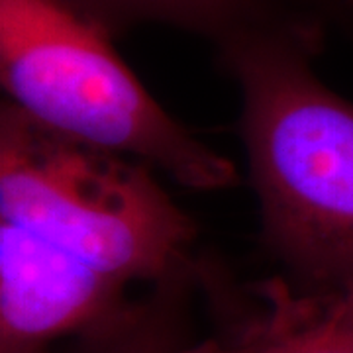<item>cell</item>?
Listing matches in <instances>:
<instances>
[{
  "mask_svg": "<svg viewBox=\"0 0 353 353\" xmlns=\"http://www.w3.org/2000/svg\"><path fill=\"white\" fill-rule=\"evenodd\" d=\"M324 22L299 14L218 43L238 85L261 243L299 289L353 281V102L316 75Z\"/></svg>",
  "mask_w": 353,
  "mask_h": 353,
  "instance_id": "6da1fadb",
  "label": "cell"
},
{
  "mask_svg": "<svg viewBox=\"0 0 353 353\" xmlns=\"http://www.w3.org/2000/svg\"><path fill=\"white\" fill-rule=\"evenodd\" d=\"M4 101L69 139L150 165L199 192L238 169L169 114L114 48V36L61 0H0Z\"/></svg>",
  "mask_w": 353,
  "mask_h": 353,
  "instance_id": "7a4b0ae2",
  "label": "cell"
},
{
  "mask_svg": "<svg viewBox=\"0 0 353 353\" xmlns=\"http://www.w3.org/2000/svg\"><path fill=\"white\" fill-rule=\"evenodd\" d=\"M0 220L126 285L189 269L196 224L150 165L0 106Z\"/></svg>",
  "mask_w": 353,
  "mask_h": 353,
  "instance_id": "3957f363",
  "label": "cell"
},
{
  "mask_svg": "<svg viewBox=\"0 0 353 353\" xmlns=\"http://www.w3.org/2000/svg\"><path fill=\"white\" fill-rule=\"evenodd\" d=\"M128 289L0 220V353H63L124 314Z\"/></svg>",
  "mask_w": 353,
  "mask_h": 353,
  "instance_id": "277c9868",
  "label": "cell"
},
{
  "mask_svg": "<svg viewBox=\"0 0 353 353\" xmlns=\"http://www.w3.org/2000/svg\"><path fill=\"white\" fill-rule=\"evenodd\" d=\"M208 296L224 353H353V281L299 289L281 273L238 283L226 269Z\"/></svg>",
  "mask_w": 353,
  "mask_h": 353,
  "instance_id": "5b68a950",
  "label": "cell"
},
{
  "mask_svg": "<svg viewBox=\"0 0 353 353\" xmlns=\"http://www.w3.org/2000/svg\"><path fill=\"white\" fill-rule=\"evenodd\" d=\"M199 290L196 257L189 269L148 287L112 324L63 353H224L216 334L199 338L192 330L190 303Z\"/></svg>",
  "mask_w": 353,
  "mask_h": 353,
  "instance_id": "8992f818",
  "label": "cell"
},
{
  "mask_svg": "<svg viewBox=\"0 0 353 353\" xmlns=\"http://www.w3.org/2000/svg\"><path fill=\"white\" fill-rule=\"evenodd\" d=\"M75 12L104 28L110 36H120L143 24L173 26L214 41L275 24L299 14L287 0H61ZM312 16V14H310Z\"/></svg>",
  "mask_w": 353,
  "mask_h": 353,
  "instance_id": "52a82bcc",
  "label": "cell"
},
{
  "mask_svg": "<svg viewBox=\"0 0 353 353\" xmlns=\"http://www.w3.org/2000/svg\"><path fill=\"white\" fill-rule=\"evenodd\" d=\"M287 2L320 20H324V16L328 14H340L345 10V0H287Z\"/></svg>",
  "mask_w": 353,
  "mask_h": 353,
  "instance_id": "ba28073f",
  "label": "cell"
},
{
  "mask_svg": "<svg viewBox=\"0 0 353 353\" xmlns=\"http://www.w3.org/2000/svg\"><path fill=\"white\" fill-rule=\"evenodd\" d=\"M345 10H352L353 12V0H345Z\"/></svg>",
  "mask_w": 353,
  "mask_h": 353,
  "instance_id": "9c48e42d",
  "label": "cell"
}]
</instances>
